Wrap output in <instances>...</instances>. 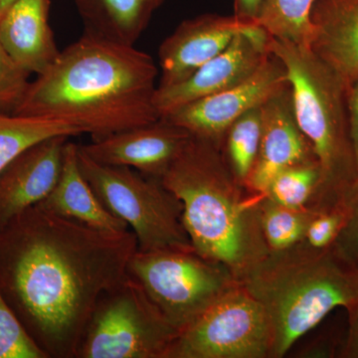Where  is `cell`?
I'll return each instance as SVG.
<instances>
[{"mask_svg":"<svg viewBox=\"0 0 358 358\" xmlns=\"http://www.w3.org/2000/svg\"><path fill=\"white\" fill-rule=\"evenodd\" d=\"M160 180L182 204L193 249L237 282L270 253L261 225L265 195L237 180L218 145L190 136Z\"/></svg>","mask_w":358,"mask_h":358,"instance_id":"cell-3","label":"cell"},{"mask_svg":"<svg viewBox=\"0 0 358 358\" xmlns=\"http://www.w3.org/2000/svg\"><path fill=\"white\" fill-rule=\"evenodd\" d=\"M176 334L128 275L99 300L76 358H166Z\"/></svg>","mask_w":358,"mask_h":358,"instance_id":"cell-8","label":"cell"},{"mask_svg":"<svg viewBox=\"0 0 358 358\" xmlns=\"http://www.w3.org/2000/svg\"><path fill=\"white\" fill-rule=\"evenodd\" d=\"M260 303L273 334L272 358H282L331 310L355 305L352 270L333 250L305 242L268 256L240 282Z\"/></svg>","mask_w":358,"mask_h":358,"instance_id":"cell-4","label":"cell"},{"mask_svg":"<svg viewBox=\"0 0 358 358\" xmlns=\"http://www.w3.org/2000/svg\"><path fill=\"white\" fill-rule=\"evenodd\" d=\"M270 49L286 67L299 126L322 169V186L313 206L324 209L343 203L357 181L348 86L308 47L271 37Z\"/></svg>","mask_w":358,"mask_h":358,"instance_id":"cell-5","label":"cell"},{"mask_svg":"<svg viewBox=\"0 0 358 358\" xmlns=\"http://www.w3.org/2000/svg\"><path fill=\"white\" fill-rule=\"evenodd\" d=\"M310 49L348 87L358 77V0H315Z\"/></svg>","mask_w":358,"mask_h":358,"instance_id":"cell-17","label":"cell"},{"mask_svg":"<svg viewBox=\"0 0 358 358\" xmlns=\"http://www.w3.org/2000/svg\"><path fill=\"white\" fill-rule=\"evenodd\" d=\"M80 169L108 210L128 224L140 251L192 247L182 204L160 179L128 166H106L78 148Z\"/></svg>","mask_w":358,"mask_h":358,"instance_id":"cell-6","label":"cell"},{"mask_svg":"<svg viewBox=\"0 0 358 358\" xmlns=\"http://www.w3.org/2000/svg\"><path fill=\"white\" fill-rule=\"evenodd\" d=\"M166 0H75L84 33L136 45Z\"/></svg>","mask_w":358,"mask_h":358,"instance_id":"cell-19","label":"cell"},{"mask_svg":"<svg viewBox=\"0 0 358 358\" xmlns=\"http://www.w3.org/2000/svg\"><path fill=\"white\" fill-rule=\"evenodd\" d=\"M315 206L293 208L264 197L261 203V225L270 252H279L300 243L313 216Z\"/></svg>","mask_w":358,"mask_h":358,"instance_id":"cell-23","label":"cell"},{"mask_svg":"<svg viewBox=\"0 0 358 358\" xmlns=\"http://www.w3.org/2000/svg\"><path fill=\"white\" fill-rule=\"evenodd\" d=\"M133 231L26 209L0 229V292L48 358H76L103 294L128 277Z\"/></svg>","mask_w":358,"mask_h":358,"instance_id":"cell-1","label":"cell"},{"mask_svg":"<svg viewBox=\"0 0 358 358\" xmlns=\"http://www.w3.org/2000/svg\"><path fill=\"white\" fill-rule=\"evenodd\" d=\"M159 68L126 45L84 33L30 82L14 114L69 124L93 141L160 119Z\"/></svg>","mask_w":358,"mask_h":358,"instance_id":"cell-2","label":"cell"},{"mask_svg":"<svg viewBox=\"0 0 358 358\" xmlns=\"http://www.w3.org/2000/svg\"><path fill=\"white\" fill-rule=\"evenodd\" d=\"M270 35L253 24L235 35L217 56L180 83L157 87L155 106L160 117L179 108L236 86L251 77L271 54Z\"/></svg>","mask_w":358,"mask_h":358,"instance_id":"cell-11","label":"cell"},{"mask_svg":"<svg viewBox=\"0 0 358 358\" xmlns=\"http://www.w3.org/2000/svg\"><path fill=\"white\" fill-rule=\"evenodd\" d=\"M264 0H234V15L245 22L257 23Z\"/></svg>","mask_w":358,"mask_h":358,"instance_id":"cell-30","label":"cell"},{"mask_svg":"<svg viewBox=\"0 0 358 358\" xmlns=\"http://www.w3.org/2000/svg\"><path fill=\"white\" fill-rule=\"evenodd\" d=\"M80 134L79 129L66 122L0 113V171L39 141L52 136L73 138Z\"/></svg>","mask_w":358,"mask_h":358,"instance_id":"cell-20","label":"cell"},{"mask_svg":"<svg viewBox=\"0 0 358 358\" xmlns=\"http://www.w3.org/2000/svg\"><path fill=\"white\" fill-rule=\"evenodd\" d=\"M128 275L178 334L239 282L227 268L200 256L192 246L136 250Z\"/></svg>","mask_w":358,"mask_h":358,"instance_id":"cell-7","label":"cell"},{"mask_svg":"<svg viewBox=\"0 0 358 358\" xmlns=\"http://www.w3.org/2000/svg\"><path fill=\"white\" fill-rule=\"evenodd\" d=\"M350 327L348 336L341 348V355L343 358H358V313H350Z\"/></svg>","mask_w":358,"mask_h":358,"instance_id":"cell-31","label":"cell"},{"mask_svg":"<svg viewBox=\"0 0 358 358\" xmlns=\"http://www.w3.org/2000/svg\"><path fill=\"white\" fill-rule=\"evenodd\" d=\"M262 106L247 112L226 131L222 154L228 166L242 185L246 186L255 166L262 134Z\"/></svg>","mask_w":358,"mask_h":358,"instance_id":"cell-22","label":"cell"},{"mask_svg":"<svg viewBox=\"0 0 358 358\" xmlns=\"http://www.w3.org/2000/svg\"><path fill=\"white\" fill-rule=\"evenodd\" d=\"M265 310L240 282L179 331L166 358H272Z\"/></svg>","mask_w":358,"mask_h":358,"instance_id":"cell-9","label":"cell"},{"mask_svg":"<svg viewBox=\"0 0 358 358\" xmlns=\"http://www.w3.org/2000/svg\"><path fill=\"white\" fill-rule=\"evenodd\" d=\"M261 110L260 150L246 187L265 195L271 179L282 169L317 159L299 126L289 83L271 96Z\"/></svg>","mask_w":358,"mask_h":358,"instance_id":"cell-14","label":"cell"},{"mask_svg":"<svg viewBox=\"0 0 358 358\" xmlns=\"http://www.w3.org/2000/svg\"><path fill=\"white\" fill-rule=\"evenodd\" d=\"M352 278L353 294H355V305H353L352 310L348 312V315L358 313V268L352 270Z\"/></svg>","mask_w":358,"mask_h":358,"instance_id":"cell-32","label":"cell"},{"mask_svg":"<svg viewBox=\"0 0 358 358\" xmlns=\"http://www.w3.org/2000/svg\"><path fill=\"white\" fill-rule=\"evenodd\" d=\"M288 85L286 67L271 52L265 63L248 79L187 103L162 119L185 129L193 138L221 148L224 136L233 122L249 110L263 106Z\"/></svg>","mask_w":358,"mask_h":358,"instance_id":"cell-10","label":"cell"},{"mask_svg":"<svg viewBox=\"0 0 358 358\" xmlns=\"http://www.w3.org/2000/svg\"><path fill=\"white\" fill-rule=\"evenodd\" d=\"M348 117H350V136H352L353 152L357 162L358 179V77L348 87Z\"/></svg>","mask_w":358,"mask_h":358,"instance_id":"cell-29","label":"cell"},{"mask_svg":"<svg viewBox=\"0 0 358 358\" xmlns=\"http://www.w3.org/2000/svg\"><path fill=\"white\" fill-rule=\"evenodd\" d=\"M79 145L68 141L66 143L62 171L50 194L40 202L45 210L76 221L94 229L107 232H124L128 224L106 208L85 178L79 162Z\"/></svg>","mask_w":358,"mask_h":358,"instance_id":"cell-18","label":"cell"},{"mask_svg":"<svg viewBox=\"0 0 358 358\" xmlns=\"http://www.w3.org/2000/svg\"><path fill=\"white\" fill-rule=\"evenodd\" d=\"M190 136L185 129L160 117L79 148L98 164L128 166L148 178L162 179Z\"/></svg>","mask_w":358,"mask_h":358,"instance_id":"cell-12","label":"cell"},{"mask_svg":"<svg viewBox=\"0 0 358 358\" xmlns=\"http://www.w3.org/2000/svg\"><path fill=\"white\" fill-rule=\"evenodd\" d=\"M50 0H15L0 17V43L30 75L48 69L60 54L50 23Z\"/></svg>","mask_w":358,"mask_h":358,"instance_id":"cell-16","label":"cell"},{"mask_svg":"<svg viewBox=\"0 0 358 358\" xmlns=\"http://www.w3.org/2000/svg\"><path fill=\"white\" fill-rule=\"evenodd\" d=\"M345 207L343 203L319 209L306 231L305 242L315 250L331 249L345 221Z\"/></svg>","mask_w":358,"mask_h":358,"instance_id":"cell-28","label":"cell"},{"mask_svg":"<svg viewBox=\"0 0 358 358\" xmlns=\"http://www.w3.org/2000/svg\"><path fill=\"white\" fill-rule=\"evenodd\" d=\"M345 221L331 250L346 268H358V179L345 199Z\"/></svg>","mask_w":358,"mask_h":358,"instance_id":"cell-27","label":"cell"},{"mask_svg":"<svg viewBox=\"0 0 358 358\" xmlns=\"http://www.w3.org/2000/svg\"><path fill=\"white\" fill-rule=\"evenodd\" d=\"M29 77L0 43V113H15L29 86Z\"/></svg>","mask_w":358,"mask_h":358,"instance_id":"cell-26","label":"cell"},{"mask_svg":"<svg viewBox=\"0 0 358 358\" xmlns=\"http://www.w3.org/2000/svg\"><path fill=\"white\" fill-rule=\"evenodd\" d=\"M69 136L39 141L0 171V229L43 201L57 183Z\"/></svg>","mask_w":358,"mask_h":358,"instance_id":"cell-15","label":"cell"},{"mask_svg":"<svg viewBox=\"0 0 358 358\" xmlns=\"http://www.w3.org/2000/svg\"><path fill=\"white\" fill-rule=\"evenodd\" d=\"M0 358H48L0 292Z\"/></svg>","mask_w":358,"mask_h":358,"instance_id":"cell-25","label":"cell"},{"mask_svg":"<svg viewBox=\"0 0 358 358\" xmlns=\"http://www.w3.org/2000/svg\"><path fill=\"white\" fill-rule=\"evenodd\" d=\"M322 169L317 160L294 164L275 174L265 196L293 208L313 206L322 186Z\"/></svg>","mask_w":358,"mask_h":358,"instance_id":"cell-24","label":"cell"},{"mask_svg":"<svg viewBox=\"0 0 358 358\" xmlns=\"http://www.w3.org/2000/svg\"><path fill=\"white\" fill-rule=\"evenodd\" d=\"M15 0H0V17L6 13L7 8L13 3Z\"/></svg>","mask_w":358,"mask_h":358,"instance_id":"cell-33","label":"cell"},{"mask_svg":"<svg viewBox=\"0 0 358 358\" xmlns=\"http://www.w3.org/2000/svg\"><path fill=\"white\" fill-rule=\"evenodd\" d=\"M315 0H264L257 23L275 39L310 48Z\"/></svg>","mask_w":358,"mask_h":358,"instance_id":"cell-21","label":"cell"},{"mask_svg":"<svg viewBox=\"0 0 358 358\" xmlns=\"http://www.w3.org/2000/svg\"><path fill=\"white\" fill-rule=\"evenodd\" d=\"M253 24L258 23L245 22L235 15L213 13L183 20L160 44L157 87L173 86L185 81L221 53L237 33Z\"/></svg>","mask_w":358,"mask_h":358,"instance_id":"cell-13","label":"cell"}]
</instances>
